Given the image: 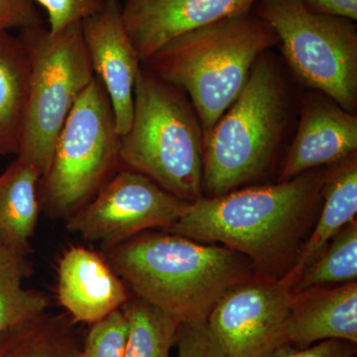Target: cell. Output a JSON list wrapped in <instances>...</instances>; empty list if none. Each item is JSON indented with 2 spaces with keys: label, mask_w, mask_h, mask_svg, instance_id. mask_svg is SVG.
<instances>
[{
  "label": "cell",
  "mask_w": 357,
  "mask_h": 357,
  "mask_svg": "<svg viewBox=\"0 0 357 357\" xmlns=\"http://www.w3.org/2000/svg\"><path fill=\"white\" fill-rule=\"evenodd\" d=\"M255 13L276 32L297 77L354 114L357 102L354 21L312 13L304 0H258Z\"/></svg>",
  "instance_id": "ba28073f"
},
{
  "label": "cell",
  "mask_w": 357,
  "mask_h": 357,
  "mask_svg": "<svg viewBox=\"0 0 357 357\" xmlns=\"http://www.w3.org/2000/svg\"><path fill=\"white\" fill-rule=\"evenodd\" d=\"M69 314L48 312L0 335V357H79L84 337Z\"/></svg>",
  "instance_id": "d6986e66"
},
{
  "label": "cell",
  "mask_w": 357,
  "mask_h": 357,
  "mask_svg": "<svg viewBox=\"0 0 357 357\" xmlns=\"http://www.w3.org/2000/svg\"><path fill=\"white\" fill-rule=\"evenodd\" d=\"M289 344L307 349L328 340L357 342V284L298 293L286 324Z\"/></svg>",
  "instance_id": "9a60e30c"
},
{
  "label": "cell",
  "mask_w": 357,
  "mask_h": 357,
  "mask_svg": "<svg viewBox=\"0 0 357 357\" xmlns=\"http://www.w3.org/2000/svg\"><path fill=\"white\" fill-rule=\"evenodd\" d=\"M121 311L128 323L124 357H171L177 321L137 297L129 298Z\"/></svg>",
  "instance_id": "44dd1931"
},
{
  "label": "cell",
  "mask_w": 357,
  "mask_h": 357,
  "mask_svg": "<svg viewBox=\"0 0 357 357\" xmlns=\"http://www.w3.org/2000/svg\"><path fill=\"white\" fill-rule=\"evenodd\" d=\"M128 323L121 310L91 324L79 357H124Z\"/></svg>",
  "instance_id": "603a6c76"
},
{
  "label": "cell",
  "mask_w": 357,
  "mask_h": 357,
  "mask_svg": "<svg viewBox=\"0 0 357 357\" xmlns=\"http://www.w3.org/2000/svg\"><path fill=\"white\" fill-rule=\"evenodd\" d=\"M48 14L49 31L57 34L100 11L107 0H32Z\"/></svg>",
  "instance_id": "cb8c5ba5"
},
{
  "label": "cell",
  "mask_w": 357,
  "mask_h": 357,
  "mask_svg": "<svg viewBox=\"0 0 357 357\" xmlns=\"http://www.w3.org/2000/svg\"><path fill=\"white\" fill-rule=\"evenodd\" d=\"M284 93L274 65L260 56L227 112L204 140L203 182L218 197L261 176L278 145Z\"/></svg>",
  "instance_id": "5b68a950"
},
{
  "label": "cell",
  "mask_w": 357,
  "mask_h": 357,
  "mask_svg": "<svg viewBox=\"0 0 357 357\" xmlns=\"http://www.w3.org/2000/svg\"><path fill=\"white\" fill-rule=\"evenodd\" d=\"M258 0H123L121 16L141 64L181 35L248 13Z\"/></svg>",
  "instance_id": "7c38bea8"
},
{
  "label": "cell",
  "mask_w": 357,
  "mask_h": 357,
  "mask_svg": "<svg viewBox=\"0 0 357 357\" xmlns=\"http://www.w3.org/2000/svg\"><path fill=\"white\" fill-rule=\"evenodd\" d=\"M340 166L325 175L321 194L323 211L314 231L300 250L296 261L283 274L295 287L301 276L349 223L354 222L357 213L356 156L340 162Z\"/></svg>",
  "instance_id": "2e32d148"
},
{
  "label": "cell",
  "mask_w": 357,
  "mask_h": 357,
  "mask_svg": "<svg viewBox=\"0 0 357 357\" xmlns=\"http://www.w3.org/2000/svg\"><path fill=\"white\" fill-rule=\"evenodd\" d=\"M82 28L93 74L109 95L117 132L124 135L132 123L134 84L141 61L122 20L121 2L107 0L100 11L82 21Z\"/></svg>",
  "instance_id": "8fae6325"
},
{
  "label": "cell",
  "mask_w": 357,
  "mask_h": 357,
  "mask_svg": "<svg viewBox=\"0 0 357 357\" xmlns=\"http://www.w3.org/2000/svg\"><path fill=\"white\" fill-rule=\"evenodd\" d=\"M356 344L345 340H328L307 349H286L284 347L272 357H354Z\"/></svg>",
  "instance_id": "4316f807"
},
{
  "label": "cell",
  "mask_w": 357,
  "mask_h": 357,
  "mask_svg": "<svg viewBox=\"0 0 357 357\" xmlns=\"http://www.w3.org/2000/svg\"><path fill=\"white\" fill-rule=\"evenodd\" d=\"M357 117L337 105L314 102L304 110L279 182L356 155Z\"/></svg>",
  "instance_id": "5bb4252c"
},
{
  "label": "cell",
  "mask_w": 357,
  "mask_h": 357,
  "mask_svg": "<svg viewBox=\"0 0 357 357\" xmlns=\"http://www.w3.org/2000/svg\"><path fill=\"white\" fill-rule=\"evenodd\" d=\"M133 100L132 123L121 136V168L188 203L203 198V129L184 91L141 64Z\"/></svg>",
  "instance_id": "277c9868"
},
{
  "label": "cell",
  "mask_w": 357,
  "mask_h": 357,
  "mask_svg": "<svg viewBox=\"0 0 357 357\" xmlns=\"http://www.w3.org/2000/svg\"><path fill=\"white\" fill-rule=\"evenodd\" d=\"M176 344L178 357H223L206 321L180 324Z\"/></svg>",
  "instance_id": "d4e9b609"
},
{
  "label": "cell",
  "mask_w": 357,
  "mask_h": 357,
  "mask_svg": "<svg viewBox=\"0 0 357 357\" xmlns=\"http://www.w3.org/2000/svg\"><path fill=\"white\" fill-rule=\"evenodd\" d=\"M277 44L273 28L251 9L181 35L142 66L190 96L204 140L243 91L257 59Z\"/></svg>",
  "instance_id": "3957f363"
},
{
  "label": "cell",
  "mask_w": 357,
  "mask_h": 357,
  "mask_svg": "<svg viewBox=\"0 0 357 357\" xmlns=\"http://www.w3.org/2000/svg\"><path fill=\"white\" fill-rule=\"evenodd\" d=\"M357 278V223H349L333 236L319 257L305 270L294 287L295 293L351 283Z\"/></svg>",
  "instance_id": "7402d4cb"
},
{
  "label": "cell",
  "mask_w": 357,
  "mask_h": 357,
  "mask_svg": "<svg viewBox=\"0 0 357 357\" xmlns=\"http://www.w3.org/2000/svg\"><path fill=\"white\" fill-rule=\"evenodd\" d=\"M296 296L284 276L252 278L225 293L206 319L223 357H272L286 347Z\"/></svg>",
  "instance_id": "30bf717a"
},
{
  "label": "cell",
  "mask_w": 357,
  "mask_h": 357,
  "mask_svg": "<svg viewBox=\"0 0 357 357\" xmlns=\"http://www.w3.org/2000/svg\"><path fill=\"white\" fill-rule=\"evenodd\" d=\"M29 79V56L22 41L0 31V156L20 151Z\"/></svg>",
  "instance_id": "ac0fdd59"
},
{
  "label": "cell",
  "mask_w": 357,
  "mask_h": 357,
  "mask_svg": "<svg viewBox=\"0 0 357 357\" xmlns=\"http://www.w3.org/2000/svg\"><path fill=\"white\" fill-rule=\"evenodd\" d=\"M30 60L29 93L17 158L43 177L70 109L95 77L82 22L52 34L45 25L20 30Z\"/></svg>",
  "instance_id": "52a82bcc"
},
{
  "label": "cell",
  "mask_w": 357,
  "mask_h": 357,
  "mask_svg": "<svg viewBox=\"0 0 357 357\" xmlns=\"http://www.w3.org/2000/svg\"><path fill=\"white\" fill-rule=\"evenodd\" d=\"M41 173L16 157L0 175V244L28 255L41 208Z\"/></svg>",
  "instance_id": "e0dca14e"
},
{
  "label": "cell",
  "mask_w": 357,
  "mask_h": 357,
  "mask_svg": "<svg viewBox=\"0 0 357 357\" xmlns=\"http://www.w3.org/2000/svg\"><path fill=\"white\" fill-rule=\"evenodd\" d=\"M27 256L0 244V335L48 312L50 306L44 293L24 287L32 272Z\"/></svg>",
  "instance_id": "ffe728a7"
},
{
  "label": "cell",
  "mask_w": 357,
  "mask_h": 357,
  "mask_svg": "<svg viewBox=\"0 0 357 357\" xmlns=\"http://www.w3.org/2000/svg\"><path fill=\"white\" fill-rule=\"evenodd\" d=\"M40 25H44V20L32 0H0V31Z\"/></svg>",
  "instance_id": "484cf974"
},
{
  "label": "cell",
  "mask_w": 357,
  "mask_h": 357,
  "mask_svg": "<svg viewBox=\"0 0 357 357\" xmlns=\"http://www.w3.org/2000/svg\"><path fill=\"white\" fill-rule=\"evenodd\" d=\"M188 204L149 178L121 168L95 198L67 218V229L105 250L145 230L169 229Z\"/></svg>",
  "instance_id": "9c48e42d"
},
{
  "label": "cell",
  "mask_w": 357,
  "mask_h": 357,
  "mask_svg": "<svg viewBox=\"0 0 357 357\" xmlns=\"http://www.w3.org/2000/svg\"><path fill=\"white\" fill-rule=\"evenodd\" d=\"M105 258L135 297L185 323L206 321L225 293L250 280L245 256L171 232H148L105 249Z\"/></svg>",
  "instance_id": "7a4b0ae2"
},
{
  "label": "cell",
  "mask_w": 357,
  "mask_h": 357,
  "mask_svg": "<svg viewBox=\"0 0 357 357\" xmlns=\"http://www.w3.org/2000/svg\"><path fill=\"white\" fill-rule=\"evenodd\" d=\"M304 2L312 13L357 20V0H304Z\"/></svg>",
  "instance_id": "83f0119b"
},
{
  "label": "cell",
  "mask_w": 357,
  "mask_h": 357,
  "mask_svg": "<svg viewBox=\"0 0 357 357\" xmlns=\"http://www.w3.org/2000/svg\"><path fill=\"white\" fill-rule=\"evenodd\" d=\"M121 135L105 86L93 77L59 134L50 166L40 178V206L69 218L91 201L121 169Z\"/></svg>",
  "instance_id": "8992f818"
},
{
  "label": "cell",
  "mask_w": 357,
  "mask_h": 357,
  "mask_svg": "<svg viewBox=\"0 0 357 357\" xmlns=\"http://www.w3.org/2000/svg\"><path fill=\"white\" fill-rule=\"evenodd\" d=\"M324 178L307 171L278 184L203 197L165 231L222 244L250 260L260 278L277 279L306 230Z\"/></svg>",
  "instance_id": "6da1fadb"
},
{
  "label": "cell",
  "mask_w": 357,
  "mask_h": 357,
  "mask_svg": "<svg viewBox=\"0 0 357 357\" xmlns=\"http://www.w3.org/2000/svg\"><path fill=\"white\" fill-rule=\"evenodd\" d=\"M126 286L105 258L89 249L70 248L59 261V302L77 324L91 325L121 310L129 299Z\"/></svg>",
  "instance_id": "4fadbf2b"
}]
</instances>
